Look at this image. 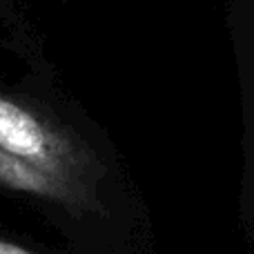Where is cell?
<instances>
[{
	"label": "cell",
	"mask_w": 254,
	"mask_h": 254,
	"mask_svg": "<svg viewBox=\"0 0 254 254\" xmlns=\"http://www.w3.org/2000/svg\"><path fill=\"white\" fill-rule=\"evenodd\" d=\"M103 165L92 152L38 110L0 92V185L71 214L101 207Z\"/></svg>",
	"instance_id": "obj_1"
},
{
	"label": "cell",
	"mask_w": 254,
	"mask_h": 254,
	"mask_svg": "<svg viewBox=\"0 0 254 254\" xmlns=\"http://www.w3.org/2000/svg\"><path fill=\"white\" fill-rule=\"evenodd\" d=\"M0 254H34V252L25 250V248L16 246V243H9V241H4V239H0Z\"/></svg>",
	"instance_id": "obj_2"
}]
</instances>
